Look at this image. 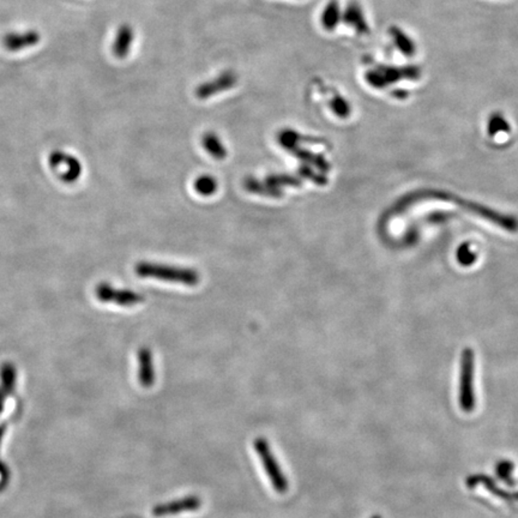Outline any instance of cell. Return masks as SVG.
I'll return each mask as SVG.
<instances>
[{
	"label": "cell",
	"instance_id": "cell-24",
	"mask_svg": "<svg viewBox=\"0 0 518 518\" xmlns=\"http://www.w3.org/2000/svg\"><path fill=\"white\" fill-rule=\"evenodd\" d=\"M392 95H394L395 98H397V99L405 100L409 96V93H408L407 90L400 89L397 90V91H394Z\"/></svg>",
	"mask_w": 518,
	"mask_h": 518
},
{
	"label": "cell",
	"instance_id": "cell-13",
	"mask_svg": "<svg viewBox=\"0 0 518 518\" xmlns=\"http://www.w3.org/2000/svg\"><path fill=\"white\" fill-rule=\"evenodd\" d=\"M344 21L352 25L359 34H368L370 27H368L366 17L363 16V9L360 5L357 3H352L348 5L344 14Z\"/></svg>",
	"mask_w": 518,
	"mask_h": 518
},
{
	"label": "cell",
	"instance_id": "cell-21",
	"mask_svg": "<svg viewBox=\"0 0 518 518\" xmlns=\"http://www.w3.org/2000/svg\"><path fill=\"white\" fill-rule=\"evenodd\" d=\"M331 109L334 111L335 114L339 117V118H348L349 114H350V104H348L347 100L342 99V98H336Z\"/></svg>",
	"mask_w": 518,
	"mask_h": 518
},
{
	"label": "cell",
	"instance_id": "cell-22",
	"mask_svg": "<svg viewBox=\"0 0 518 518\" xmlns=\"http://www.w3.org/2000/svg\"><path fill=\"white\" fill-rule=\"evenodd\" d=\"M269 184L273 186L278 185H291V186H297L300 185L299 180L291 175H270L268 178Z\"/></svg>",
	"mask_w": 518,
	"mask_h": 518
},
{
	"label": "cell",
	"instance_id": "cell-2",
	"mask_svg": "<svg viewBox=\"0 0 518 518\" xmlns=\"http://www.w3.org/2000/svg\"><path fill=\"white\" fill-rule=\"evenodd\" d=\"M423 71L418 65L379 66L368 71L366 82L376 89H384L389 85H396L401 80H419Z\"/></svg>",
	"mask_w": 518,
	"mask_h": 518
},
{
	"label": "cell",
	"instance_id": "cell-15",
	"mask_svg": "<svg viewBox=\"0 0 518 518\" xmlns=\"http://www.w3.org/2000/svg\"><path fill=\"white\" fill-rule=\"evenodd\" d=\"M203 146L205 148V150L209 153V155H212L214 159L222 160V159L226 157V148L223 146L220 138L215 133H212V132L205 133V136L203 137Z\"/></svg>",
	"mask_w": 518,
	"mask_h": 518
},
{
	"label": "cell",
	"instance_id": "cell-4",
	"mask_svg": "<svg viewBox=\"0 0 518 518\" xmlns=\"http://www.w3.org/2000/svg\"><path fill=\"white\" fill-rule=\"evenodd\" d=\"M474 374H475V355L471 348H466L462 353L461 372H460V405L466 413H471L475 408Z\"/></svg>",
	"mask_w": 518,
	"mask_h": 518
},
{
	"label": "cell",
	"instance_id": "cell-7",
	"mask_svg": "<svg viewBox=\"0 0 518 518\" xmlns=\"http://www.w3.org/2000/svg\"><path fill=\"white\" fill-rule=\"evenodd\" d=\"M96 295L101 302H117L118 305L131 306L143 300V297L131 291H118L109 284H101L96 289Z\"/></svg>",
	"mask_w": 518,
	"mask_h": 518
},
{
	"label": "cell",
	"instance_id": "cell-25",
	"mask_svg": "<svg viewBox=\"0 0 518 518\" xmlns=\"http://www.w3.org/2000/svg\"><path fill=\"white\" fill-rule=\"evenodd\" d=\"M371 518H382V517H381V516H373V517H371Z\"/></svg>",
	"mask_w": 518,
	"mask_h": 518
},
{
	"label": "cell",
	"instance_id": "cell-9",
	"mask_svg": "<svg viewBox=\"0 0 518 518\" xmlns=\"http://www.w3.org/2000/svg\"><path fill=\"white\" fill-rule=\"evenodd\" d=\"M40 40H41V35L36 30H27L22 33L16 32V33L6 34L3 40V45L9 52H19V51H23L38 45Z\"/></svg>",
	"mask_w": 518,
	"mask_h": 518
},
{
	"label": "cell",
	"instance_id": "cell-18",
	"mask_svg": "<svg viewBox=\"0 0 518 518\" xmlns=\"http://www.w3.org/2000/svg\"><path fill=\"white\" fill-rule=\"evenodd\" d=\"M245 188L254 194H263V196H269V197H281L282 196V191H280L278 188H275L269 183H259L255 179L246 180Z\"/></svg>",
	"mask_w": 518,
	"mask_h": 518
},
{
	"label": "cell",
	"instance_id": "cell-19",
	"mask_svg": "<svg viewBox=\"0 0 518 518\" xmlns=\"http://www.w3.org/2000/svg\"><path fill=\"white\" fill-rule=\"evenodd\" d=\"M194 189L197 190V192L199 194H203V196H210V194H215V191H216V180L214 179L212 177H209V175L199 177V178L196 180Z\"/></svg>",
	"mask_w": 518,
	"mask_h": 518
},
{
	"label": "cell",
	"instance_id": "cell-3",
	"mask_svg": "<svg viewBox=\"0 0 518 518\" xmlns=\"http://www.w3.org/2000/svg\"><path fill=\"white\" fill-rule=\"evenodd\" d=\"M142 278H154L170 282L184 283L188 286H196L199 282L197 271L191 269L172 268L160 264L141 263L136 269Z\"/></svg>",
	"mask_w": 518,
	"mask_h": 518
},
{
	"label": "cell",
	"instance_id": "cell-16",
	"mask_svg": "<svg viewBox=\"0 0 518 518\" xmlns=\"http://www.w3.org/2000/svg\"><path fill=\"white\" fill-rule=\"evenodd\" d=\"M342 17L341 9L337 1H331L325 6L324 11L322 14V24L326 30H334L335 27L339 23Z\"/></svg>",
	"mask_w": 518,
	"mask_h": 518
},
{
	"label": "cell",
	"instance_id": "cell-17",
	"mask_svg": "<svg viewBox=\"0 0 518 518\" xmlns=\"http://www.w3.org/2000/svg\"><path fill=\"white\" fill-rule=\"evenodd\" d=\"M511 131L510 123L502 113L491 114L487 120V133L488 136H498L499 133H508Z\"/></svg>",
	"mask_w": 518,
	"mask_h": 518
},
{
	"label": "cell",
	"instance_id": "cell-12",
	"mask_svg": "<svg viewBox=\"0 0 518 518\" xmlns=\"http://www.w3.org/2000/svg\"><path fill=\"white\" fill-rule=\"evenodd\" d=\"M391 38L392 41L395 43L396 47L400 51L405 57L412 58L414 57L416 54V43H414V40L410 38L408 34L403 32L402 29L398 27H390Z\"/></svg>",
	"mask_w": 518,
	"mask_h": 518
},
{
	"label": "cell",
	"instance_id": "cell-5",
	"mask_svg": "<svg viewBox=\"0 0 518 518\" xmlns=\"http://www.w3.org/2000/svg\"><path fill=\"white\" fill-rule=\"evenodd\" d=\"M254 445H255L256 453L262 461L264 471L267 473L269 480L273 485V490L276 491L280 495L286 493L289 488V482H288L286 475L283 474L282 468L273 455V450L270 448L268 442L264 438H256Z\"/></svg>",
	"mask_w": 518,
	"mask_h": 518
},
{
	"label": "cell",
	"instance_id": "cell-10",
	"mask_svg": "<svg viewBox=\"0 0 518 518\" xmlns=\"http://www.w3.org/2000/svg\"><path fill=\"white\" fill-rule=\"evenodd\" d=\"M135 40V32L130 24H123L120 25L117 32V35L114 38L113 45H112V52L114 57L118 59H125L128 57V53L131 51L132 43Z\"/></svg>",
	"mask_w": 518,
	"mask_h": 518
},
{
	"label": "cell",
	"instance_id": "cell-14",
	"mask_svg": "<svg viewBox=\"0 0 518 518\" xmlns=\"http://www.w3.org/2000/svg\"><path fill=\"white\" fill-rule=\"evenodd\" d=\"M139 381L143 387H151L155 381L153 359L148 349H142L139 352Z\"/></svg>",
	"mask_w": 518,
	"mask_h": 518
},
{
	"label": "cell",
	"instance_id": "cell-1",
	"mask_svg": "<svg viewBox=\"0 0 518 518\" xmlns=\"http://www.w3.org/2000/svg\"><path fill=\"white\" fill-rule=\"evenodd\" d=\"M425 199H439V201L453 203L458 207L466 209V212H473L477 216L482 217L486 221L492 222L495 226L503 228L505 231L513 232V233L518 231V220L516 217L495 212L493 209L481 205L477 203L464 201L462 198L456 197L455 194H448L444 191H436V190L416 191L414 194H407L405 197L401 198L400 201L396 203L395 207H391L390 215L391 216L398 215L401 212H405L407 207Z\"/></svg>",
	"mask_w": 518,
	"mask_h": 518
},
{
	"label": "cell",
	"instance_id": "cell-11",
	"mask_svg": "<svg viewBox=\"0 0 518 518\" xmlns=\"http://www.w3.org/2000/svg\"><path fill=\"white\" fill-rule=\"evenodd\" d=\"M236 76L232 75V74H223L216 80H210L205 85H201L198 88L197 95L199 98L205 99V98H209L210 95L216 94L218 91H223V90L231 88L232 85H236Z\"/></svg>",
	"mask_w": 518,
	"mask_h": 518
},
{
	"label": "cell",
	"instance_id": "cell-6",
	"mask_svg": "<svg viewBox=\"0 0 518 518\" xmlns=\"http://www.w3.org/2000/svg\"><path fill=\"white\" fill-rule=\"evenodd\" d=\"M49 165L65 181L77 179L82 170L80 161L63 151H53L52 155L49 156Z\"/></svg>",
	"mask_w": 518,
	"mask_h": 518
},
{
	"label": "cell",
	"instance_id": "cell-8",
	"mask_svg": "<svg viewBox=\"0 0 518 518\" xmlns=\"http://www.w3.org/2000/svg\"><path fill=\"white\" fill-rule=\"evenodd\" d=\"M202 505L201 499L196 495H189L179 500L170 502L166 504H161L153 510V514L155 516H170V515H178L181 513H190L199 509Z\"/></svg>",
	"mask_w": 518,
	"mask_h": 518
},
{
	"label": "cell",
	"instance_id": "cell-20",
	"mask_svg": "<svg viewBox=\"0 0 518 518\" xmlns=\"http://www.w3.org/2000/svg\"><path fill=\"white\" fill-rule=\"evenodd\" d=\"M457 260L458 263L463 265V267H469L471 264L475 263L476 254L475 251L471 249V246L468 244L462 245L458 251H457Z\"/></svg>",
	"mask_w": 518,
	"mask_h": 518
},
{
	"label": "cell",
	"instance_id": "cell-23",
	"mask_svg": "<svg viewBox=\"0 0 518 518\" xmlns=\"http://www.w3.org/2000/svg\"><path fill=\"white\" fill-rule=\"evenodd\" d=\"M511 469H513L511 463H508V462L500 463L499 466H498V475H500V477L504 479L505 481H509V475L511 474Z\"/></svg>",
	"mask_w": 518,
	"mask_h": 518
}]
</instances>
